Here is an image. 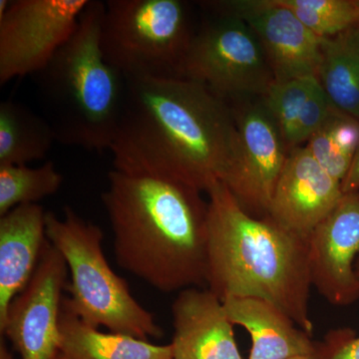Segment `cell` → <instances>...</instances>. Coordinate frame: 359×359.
I'll use <instances>...</instances> for the list:
<instances>
[{
	"mask_svg": "<svg viewBox=\"0 0 359 359\" xmlns=\"http://www.w3.org/2000/svg\"><path fill=\"white\" fill-rule=\"evenodd\" d=\"M342 196L339 180L320 166L308 148L297 147L290 151L276 184L269 217L309 240Z\"/></svg>",
	"mask_w": 359,
	"mask_h": 359,
	"instance_id": "13",
	"label": "cell"
},
{
	"mask_svg": "<svg viewBox=\"0 0 359 359\" xmlns=\"http://www.w3.org/2000/svg\"><path fill=\"white\" fill-rule=\"evenodd\" d=\"M104 9L105 2L89 0L71 39L33 75L56 140L99 153L110 149L126 92V77L101 48Z\"/></svg>",
	"mask_w": 359,
	"mask_h": 359,
	"instance_id": "4",
	"label": "cell"
},
{
	"mask_svg": "<svg viewBox=\"0 0 359 359\" xmlns=\"http://www.w3.org/2000/svg\"><path fill=\"white\" fill-rule=\"evenodd\" d=\"M320 39H332L359 25V0H278Z\"/></svg>",
	"mask_w": 359,
	"mask_h": 359,
	"instance_id": "23",
	"label": "cell"
},
{
	"mask_svg": "<svg viewBox=\"0 0 359 359\" xmlns=\"http://www.w3.org/2000/svg\"><path fill=\"white\" fill-rule=\"evenodd\" d=\"M223 304L233 325L244 327L250 335L249 359H289L313 354L320 346L271 302L231 297Z\"/></svg>",
	"mask_w": 359,
	"mask_h": 359,
	"instance_id": "16",
	"label": "cell"
},
{
	"mask_svg": "<svg viewBox=\"0 0 359 359\" xmlns=\"http://www.w3.org/2000/svg\"><path fill=\"white\" fill-rule=\"evenodd\" d=\"M196 32L182 0H108L101 23L104 57L129 78H184Z\"/></svg>",
	"mask_w": 359,
	"mask_h": 359,
	"instance_id": "6",
	"label": "cell"
},
{
	"mask_svg": "<svg viewBox=\"0 0 359 359\" xmlns=\"http://www.w3.org/2000/svg\"><path fill=\"white\" fill-rule=\"evenodd\" d=\"M214 14L244 20L257 35L276 82L318 77L321 39L278 0H233L205 4Z\"/></svg>",
	"mask_w": 359,
	"mask_h": 359,
	"instance_id": "11",
	"label": "cell"
},
{
	"mask_svg": "<svg viewBox=\"0 0 359 359\" xmlns=\"http://www.w3.org/2000/svg\"><path fill=\"white\" fill-rule=\"evenodd\" d=\"M176 181L108 174L101 195L118 264L164 294L207 287L209 205Z\"/></svg>",
	"mask_w": 359,
	"mask_h": 359,
	"instance_id": "2",
	"label": "cell"
},
{
	"mask_svg": "<svg viewBox=\"0 0 359 359\" xmlns=\"http://www.w3.org/2000/svg\"><path fill=\"white\" fill-rule=\"evenodd\" d=\"M320 47L318 81L335 108L359 120V25Z\"/></svg>",
	"mask_w": 359,
	"mask_h": 359,
	"instance_id": "19",
	"label": "cell"
},
{
	"mask_svg": "<svg viewBox=\"0 0 359 359\" xmlns=\"http://www.w3.org/2000/svg\"><path fill=\"white\" fill-rule=\"evenodd\" d=\"M67 276L65 257L47 242L32 280L0 325V334L11 340L21 359L60 358L59 318Z\"/></svg>",
	"mask_w": 359,
	"mask_h": 359,
	"instance_id": "10",
	"label": "cell"
},
{
	"mask_svg": "<svg viewBox=\"0 0 359 359\" xmlns=\"http://www.w3.org/2000/svg\"><path fill=\"white\" fill-rule=\"evenodd\" d=\"M59 359H65L62 358V356H61V354H60V358H59Z\"/></svg>",
	"mask_w": 359,
	"mask_h": 359,
	"instance_id": "29",
	"label": "cell"
},
{
	"mask_svg": "<svg viewBox=\"0 0 359 359\" xmlns=\"http://www.w3.org/2000/svg\"><path fill=\"white\" fill-rule=\"evenodd\" d=\"M356 273H358V278H359V266H358V269H356Z\"/></svg>",
	"mask_w": 359,
	"mask_h": 359,
	"instance_id": "28",
	"label": "cell"
},
{
	"mask_svg": "<svg viewBox=\"0 0 359 359\" xmlns=\"http://www.w3.org/2000/svg\"><path fill=\"white\" fill-rule=\"evenodd\" d=\"M89 0H1L0 85L33 76L77 29Z\"/></svg>",
	"mask_w": 359,
	"mask_h": 359,
	"instance_id": "8",
	"label": "cell"
},
{
	"mask_svg": "<svg viewBox=\"0 0 359 359\" xmlns=\"http://www.w3.org/2000/svg\"><path fill=\"white\" fill-rule=\"evenodd\" d=\"M341 190L344 194L359 191V148L346 176L342 180Z\"/></svg>",
	"mask_w": 359,
	"mask_h": 359,
	"instance_id": "25",
	"label": "cell"
},
{
	"mask_svg": "<svg viewBox=\"0 0 359 359\" xmlns=\"http://www.w3.org/2000/svg\"><path fill=\"white\" fill-rule=\"evenodd\" d=\"M289 359H327V351H325V344L323 342H320V346H318V351L313 354H309V355L297 356V358H292Z\"/></svg>",
	"mask_w": 359,
	"mask_h": 359,
	"instance_id": "26",
	"label": "cell"
},
{
	"mask_svg": "<svg viewBox=\"0 0 359 359\" xmlns=\"http://www.w3.org/2000/svg\"><path fill=\"white\" fill-rule=\"evenodd\" d=\"M46 235L67 264L71 276L68 302L82 320L137 339L163 337L154 316L137 302L128 283L106 259L100 226L66 205L61 218L47 212Z\"/></svg>",
	"mask_w": 359,
	"mask_h": 359,
	"instance_id": "5",
	"label": "cell"
},
{
	"mask_svg": "<svg viewBox=\"0 0 359 359\" xmlns=\"http://www.w3.org/2000/svg\"><path fill=\"white\" fill-rule=\"evenodd\" d=\"M63 176L53 162L32 168L27 165L0 166V217L22 205L37 204L60 190Z\"/></svg>",
	"mask_w": 359,
	"mask_h": 359,
	"instance_id": "22",
	"label": "cell"
},
{
	"mask_svg": "<svg viewBox=\"0 0 359 359\" xmlns=\"http://www.w3.org/2000/svg\"><path fill=\"white\" fill-rule=\"evenodd\" d=\"M183 74L205 85L226 103L244 97H263L276 82L252 28L228 14H215L196 32Z\"/></svg>",
	"mask_w": 359,
	"mask_h": 359,
	"instance_id": "7",
	"label": "cell"
},
{
	"mask_svg": "<svg viewBox=\"0 0 359 359\" xmlns=\"http://www.w3.org/2000/svg\"><path fill=\"white\" fill-rule=\"evenodd\" d=\"M207 287L222 301L271 302L313 335L309 240L242 209L222 182L209 189Z\"/></svg>",
	"mask_w": 359,
	"mask_h": 359,
	"instance_id": "3",
	"label": "cell"
},
{
	"mask_svg": "<svg viewBox=\"0 0 359 359\" xmlns=\"http://www.w3.org/2000/svg\"><path fill=\"white\" fill-rule=\"evenodd\" d=\"M262 98L289 152L309 140L334 106L316 76L275 82Z\"/></svg>",
	"mask_w": 359,
	"mask_h": 359,
	"instance_id": "17",
	"label": "cell"
},
{
	"mask_svg": "<svg viewBox=\"0 0 359 359\" xmlns=\"http://www.w3.org/2000/svg\"><path fill=\"white\" fill-rule=\"evenodd\" d=\"M173 359H243L223 301L208 287H189L172 304Z\"/></svg>",
	"mask_w": 359,
	"mask_h": 359,
	"instance_id": "14",
	"label": "cell"
},
{
	"mask_svg": "<svg viewBox=\"0 0 359 359\" xmlns=\"http://www.w3.org/2000/svg\"><path fill=\"white\" fill-rule=\"evenodd\" d=\"M327 359H359V337L351 330L330 332L323 341Z\"/></svg>",
	"mask_w": 359,
	"mask_h": 359,
	"instance_id": "24",
	"label": "cell"
},
{
	"mask_svg": "<svg viewBox=\"0 0 359 359\" xmlns=\"http://www.w3.org/2000/svg\"><path fill=\"white\" fill-rule=\"evenodd\" d=\"M46 214L41 205L28 204L0 217V325L39 266L48 242Z\"/></svg>",
	"mask_w": 359,
	"mask_h": 359,
	"instance_id": "15",
	"label": "cell"
},
{
	"mask_svg": "<svg viewBox=\"0 0 359 359\" xmlns=\"http://www.w3.org/2000/svg\"><path fill=\"white\" fill-rule=\"evenodd\" d=\"M60 353L65 359H173L170 344L157 346L131 335L102 332L79 318L63 297Z\"/></svg>",
	"mask_w": 359,
	"mask_h": 359,
	"instance_id": "18",
	"label": "cell"
},
{
	"mask_svg": "<svg viewBox=\"0 0 359 359\" xmlns=\"http://www.w3.org/2000/svg\"><path fill=\"white\" fill-rule=\"evenodd\" d=\"M236 102L231 108L238 130V154L221 182L245 212L266 218L290 152L262 97Z\"/></svg>",
	"mask_w": 359,
	"mask_h": 359,
	"instance_id": "9",
	"label": "cell"
},
{
	"mask_svg": "<svg viewBox=\"0 0 359 359\" xmlns=\"http://www.w3.org/2000/svg\"><path fill=\"white\" fill-rule=\"evenodd\" d=\"M306 148L320 166L341 183L359 148V120L332 106Z\"/></svg>",
	"mask_w": 359,
	"mask_h": 359,
	"instance_id": "21",
	"label": "cell"
},
{
	"mask_svg": "<svg viewBox=\"0 0 359 359\" xmlns=\"http://www.w3.org/2000/svg\"><path fill=\"white\" fill-rule=\"evenodd\" d=\"M0 359H16L15 356L11 353V349L7 346L4 337L0 339Z\"/></svg>",
	"mask_w": 359,
	"mask_h": 359,
	"instance_id": "27",
	"label": "cell"
},
{
	"mask_svg": "<svg viewBox=\"0 0 359 359\" xmlns=\"http://www.w3.org/2000/svg\"><path fill=\"white\" fill-rule=\"evenodd\" d=\"M313 287L330 304L348 306L359 299L354 261L359 255V191L344 194L309 238Z\"/></svg>",
	"mask_w": 359,
	"mask_h": 359,
	"instance_id": "12",
	"label": "cell"
},
{
	"mask_svg": "<svg viewBox=\"0 0 359 359\" xmlns=\"http://www.w3.org/2000/svg\"><path fill=\"white\" fill-rule=\"evenodd\" d=\"M55 142L43 116L11 99L0 103V166L43 160Z\"/></svg>",
	"mask_w": 359,
	"mask_h": 359,
	"instance_id": "20",
	"label": "cell"
},
{
	"mask_svg": "<svg viewBox=\"0 0 359 359\" xmlns=\"http://www.w3.org/2000/svg\"><path fill=\"white\" fill-rule=\"evenodd\" d=\"M109 151L123 173L176 180L207 193L238 154L233 110L187 78L126 77Z\"/></svg>",
	"mask_w": 359,
	"mask_h": 359,
	"instance_id": "1",
	"label": "cell"
}]
</instances>
